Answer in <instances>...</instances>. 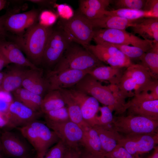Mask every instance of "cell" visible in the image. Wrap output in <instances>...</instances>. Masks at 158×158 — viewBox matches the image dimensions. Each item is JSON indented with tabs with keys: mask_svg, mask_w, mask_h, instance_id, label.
I'll return each instance as SVG.
<instances>
[{
	"mask_svg": "<svg viewBox=\"0 0 158 158\" xmlns=\"http://www.w3.org/2000/svg\"><path fill=\"white\" fill-rule=\"evenodd\" d=\"M75 87V89L94 97L117 114L121 115L127 110V102L125 101L127 97L120 91L117 85H103L88 73Z\"/></svg>",
	"mask_w": 158,
	"mask_h": 158,
	"instance_id": "1",
	"label": "cell"
},
{
	"mask_svg": "<svg viewBox=\"0 0 158 158\" xmlns=\"http://www.w3.org/2000/svg\"><path fill=\"white\" fill-rule=\"evenodd\" d=\"M53 28L51 26H44L37 23L27 29L23 34L19 35L13 42L25 53L27 59L37 67L41 65Z\"/></svg>",
	"mask_w": 158,
	"mask_h": 158,
	"instance_id": "2",
	"label": "cell"
},
{
	"mask_svg": "<svg viewBox=\"0 0 158 158\" xmlns=\"http://www.w3.org/2000/svg\"><path fill=\"white\" fill-rule=\"evenodd\" d=\"M104 65L87 49L76 43L72 42L61 59L49 72L56 73L68 70L87 71Z\"/></svg>",
	"mask_w": 158,
	"mask_h": 158,
	"instance_id": "3",
	"label": "cell"
},
{
	"mask_svg": "<svg viewBox=\"0 0 158 158\" xmlns=\"http://www.w3.org/2000/svg\"><path fill=\"white\" fill-rule=\"evenodd\" d=\"M18 129L34 148L37 158H43L49 150L60 140L45 122L38 119Z\"/></svg>",
	"mask_w": 158,
	"mask_h": 158,
	"instance_id": "4",
	"label": "cell"
},
{
	"mask_svg": "<svg viewBox=\"0 0 158 158\" xmlns=\"http://www.w3.org/2000/svg\"><path fill=\"white\" fill-rule=\"evenodd\" d=\"M72 42L85 48L93 40L95 29L89 20L78 10L68 19H61L59 25Z\"/></svg>",
	"mask_w": 158,
	"mask_h": 158,
	"instance_id": "5",
	"label": "cell"
},
{
	"mask_svg": "<svg viewBox=\"0 0 158 158\" xmlns=\"http://www.w3.org/2000/svg\"><path fill=\"white\" fill-rule=\"evenodd\" d=\"M93 40L96 44L108 43L139 47L145 52L152 46L154 41L141 39L125 30L95 29Z\"/></svg>",
	"mask_w": 158,
	"mask_h": 158,
	"instance_id": "6",
	"label": "cell"
},
{
	"mask_svg": "<svg viewBox=\"0 0 158 158\" xmlns=\"http://www.w3.org/2000/svg\"><path fill=\"white\" fill-rule=\"evenodd\" d=\"M112 126L125 135L154 133L158 132V121L139 116L121 115L114 117Z\"/></svg>",
	"mask_w": 158,
	"mask_h": 158,
	"instance_id": "7",
	"label": "cell"
},
{
	"mask_svg": "<svg viewBox=\"0 0 158 158\" xmlns=\"http://www.w3.org/2000/svg\"><path fill=\"white\" fill-rule=\"evenodd\" d=\"M72 42L59 25L53 28L44 52L41 65L47 68L54 66Z\"/></svg>",
	"mask_w": 158,
	"mask_h": 158,
	"instance_id": "8",
	"label": "cell"
},
{
	"mask_svg": "<svg viewBox=\"0 0 158 158\" xmlns=\"http://www.w3.org/2000/svg\"><path fill=\"white\" fill-rule=\"evenodd\" d=\"M47 126L56 134L66 148H80L83 131L77 124L70 120L62 122L45 121Z\"/></svg>",
	"mask_w": 158,
	"mask_h": 158,
	"instance_id": "9",
	"label": "cell"
},
{
	"mask_svg": "<svg viewBox=\"0 0 158 158\" xmlns=\"http://www.w3.org/2000/svg\"><path fill=\"white\" fill-rule=\"evenodd\" d=\"M158 143V133L122 136L118 145L132 155L139 156L154 149Z\"/></svg>",
	"mask_w": 158,
	"mask_h": 158,
	"instance_id": "10",
	"label": "cell"
},
{
	"mask_svg": "<svg viewBox=\"0 0 158 158\" xmlns=\"http://www.w3.org/2000/svg\"><path fill=\"white\" fill-rule=\"evenodd\" d=\"M85 48L101 61L112 67L127 68L133 63L131 60L118 49L107 44H90Z\"/></svg>",
	"mask_w": 158,
	"mask_h": 158,
	"instance_id": "11",
	"label": "cell"
},
{
	"mask_svg": "<svg viewBox=\"0 0 158 158\" xmlns=\"http://www.w3.org/2000/svg\"><path fill=\"white\" fill-rule=\"evenodd\" d=\"M9 128L23 127L38 119L41 113L35 111L21 102L12 100L9 104L5 112Z\"/></svg>",
	"mask_w": 158,
	"mask_h": 158,
	"instance_id": "12",
	"label": "cell"
},
{
	"mask_svg": "<svg viewBox=\"0 0 158 158\" xmlns=\"http://www.w3.org/2000/svg\"><path fill=\"white\" fill-rule=\"evenodd\" d=\"M40 13L33 9L23 13L3 15L4 25L7 31L22 34L25 30L37 23Z\"/></svg>",
	"mask_w": 158,
	"mask_h": 158,
	"instance_id": "13",
	"label": "cell"
},
{
	"mask_svg": "<svg viewBox=\"0 0 158 158\" xmlns=\"http://www.w3.org/2000/svg\"><path fill=\"white\" fill-rule=\"evenodd\" d=\"M67 90L79 106L85 122L92 127L95 126L99 107L98 101L94 97L75 89Z\"/></svg>",
	"mask_w": 158,
	"mask_h": 158,
	"instance_id": "14",
	"label": "cell"
},
{
	"mask_svg": "<svg viewBox=\"0 0 158 158\" xmlns=\"http://www.w3.org/2000/svg\"><path fill=\"white\" fill-rule=\"evenodd\" d=\"M88 72L76 70H66L56 73L48 72L46 77L48 84V91L67 89L75 86Z\"/></svg>",
	"mask_w": 158,
	"mask_h": 158,
	"instance_id": "15",
	"label": "cell"
},
{
	"mask_svg": "<svg viewBox=\"0 0 158 158\" xmlns=\"http://www.w3.org/2000/svg\"><path fill=\"white\" fill-rule=\"evenodd\" d=\"M1 151L12 158L30 157V150L28 146L15 133L6 130L0 135Z\"/></svg>",
	"mask_w": 158,
	"mask_h": 158,
	"instance_id": "16",
	"label": "cell"
},
{
	"mask_svg": "<svg viewBox=\"0 0 158 158\" xmlns=\"http://www.w3.org/2000/svg\"><path fill=\"white\" fill-rule=\"evenodd\" d=\"M4 72L3 79L0 85V90L8 93L13 92L22 87L23 81L28 67L10 64Z\"/></svg>",
	"mask_w": 158,
	"mask_h": 158,
	"instance_id": "17",
	"label": "cell"
},
{
	"mask_svg": "<svg viewBox=\"0 0 158 158\" xmlns=\"http://www.w3.org/2000/svg\"><path fill=\"white\" fill-rule=\"evenodd\" d=\"M22 87L43 97L49 90L46 77L43 76V70L28 69L23 79Z\"/></svg>",
	"mask_w": 158,
	"mask_h": 158,
	"instance_id": "18",
	"label": "cell"
},
{
	"mask_svg": "<svg viewBox=\"0 0 158 158\" xmlns=\"http://www.w3.org/2000/svg\"><path fill=\"white\" fill-rule=\"evenodd\" d=\"M0 51L10 64H15L32 69L40 68L25 56L19 47L13 42L5 39L0 40Z\"/></svg>",
	"mask_w": 158,
	"mask_h": 158,
	"instance_id": "19",
	"label": "cell"
},
{
	"mask_svg": "<svg viewBox=\"0 0 158 158\" xmlns=\"http://www.w3.org/2000/svg\"><path fill=\"white\" fill-rule=\"evenodd\" d=\"M128 104V115L139 116L158 121V99L142 101L133 98Z\"/></svg>",
	"mask_w": 158,
	"mask_h": 158,
	"instance_id": "20",
	"label": "cell"
},
{
	"mask_svg": "<svg viewBox=\"0 0 158 158\" xmlns=\"http://www.w3.org/2000/svg\"><path fill=\"white\" fill-rule=\"evenodd\" d=\"M134 80L136 85L135 95L143 91H147L155 79L148 70L141 64H133L126 70Z\"/></svg>",
	"mask_w": 158,
	"mask_h": 158,
	"instance_id": "21",
	"label": "cell"
},
{
	"mask_svg": "<svg viewBox=\"0 0 158 158\" xmlns=\"http://www.w3.org/2000/svg\"><path fill=\"white\" fill-rule=\"evenodd\" d=\"M93 127L98 134L104 154L113 151L118 145L119 141L122 135L116 130L112 125H95Z\"/></svg>",
	"mask_w": 158,
	"mask_h": 158,
	"instance_id": "22",
	"label": "cell"
},
{
	"mask_svg": "<svg viewBox=\"0 0 158 158\" xmlns=\"http://www.w3.org/2000/svg\"><path fill=\"white\" fill-rule=\"evenodd\" d=\"M134 34L146 40L158 42V18H146L137 20L132 27Z\"/></svg>",
	"mask_w": 158,
	"mask_h": 158,
	"instance_id": "23",
	"label": "cell"
},
{
	"mask_svg": "<svg viewBox=\"0 0 158 158\" xmlns=\"http://www.w3.org/2000/svg\"><path fill=\"white\" fill-rule=\"evenodd\" d=\"M89 19L95 29H110L121 30H126L129 27L133 26L137 20H130L118 16L106 15L97 18Z\"/></svg>",
	"mask_w": 158,
	"mask_h": 158,
	"instance_id": "24",
	"label": "cell"
},
{
	"mask_svg": "<svg viewBox=\"0 0 158 158\" xmlns=\"http://www.w3.org/2000/svg\"><path fill=\"white\" fill-rule=\"evenodd\" d=\"M112 1L110 0H80L79 11L89 19L100 18L104 15L106 8Z\"/></svg>",
	"mask_w": 158,
	"mask_h": 158,
	"instance_id": "25",
	"label": "cell"
},
{
	"mask_svg": "<svg viewBox=\"0 0 158 158\" xmlns=\"http://www.w3.org/2000/svg\"><path fill=\"white\" fill-rule=\"evenodd\" d=\"M83 135L81 145L83 149L101 158H104L103 152L98 134L94 128L90 126L82 129Z\"/></svg>",
	"mask_w": 158,
	"mask_h": 158,
	"instance_id": "26",
	"label": "cell"
},
{
	"mask_svg": "<svg viewBox=\"0 0 158 158\" xmlns=\"http://www.w3.org/2000/svg\"><path fill=\"white\" fill-rule=\"evenodd\" d=\"M122 69L103 65L95 68L88 73L98 80L107 81L110 84L117 85L124 72Z\"/></svg>",
	"mask_w": 158,
	"mask_h": 158,
	"instance_id": "27",
	"label": "cell"
},
{
	"mask_svg": "<svg viewBox=\"0 0 158 158\" xmlns=\"http://www.w3.org/2000/svg\"><path fill=\"white\" fill-rule=\"evenodd\" d=\"M12 93L14 100L21 102L35 111L41 113L40 109L43 97L22 87Z\"/></svg>",
	"mask_w": 158,
	"mask_h": 158,
	"instance_id": "28",
	"label": "cell"
},
{
	"mask_svg": "<svg viewBox=\"0 0 158 158\" xmlns=\"http://www.w3.org/2000/svg\"><path fill=\"white\" fill-rule=\"evenodd\" d=\"M59 90L67 109L70 120L78 125L82 129L90 126L84 121L79 106L69 95L67 89Z\"/></svg>",
	"mask_w": 158,
	"mask_h": 158,
	"instance_id": "29",
	"label": "cell"
},
{
	"mask_svg": "<svg viewBox=\"0 0 158 158\" xmlns=\"http://www.w3.org/2000/svg\"><path fill=\"white\" fill-rule=\"evenodd\" d=\"M66 106L64 99L59 90L48 91L44 96L40 111L44 114L49 111Z\"/></svg>",
	"mask_w": 158,
	"mask_h": 158,
	"instance_id": "30",
	"label": "cell"
},
{
	"mask_svg": "<svg viewBox=\"0 0 158 158\" xmlns=\"http://www.w3.org/2000/svg\"><path fill=\"white\" fill-rule=\"evenodd\" d=\"M104 15L116 16L132 20L146 18H158V14L142 10L118 9L106 10Z\"/></svg>",
	"mask_w": 158,
	"mask_h": 158,
	"instance_id": "31",
	"label": "cell"
},
{
	"mask_svg": "<svg viewBox=\"0 0 158 158\" xmlns=\"http://www.w3.org/2000/svg\"><path fill=\"white\" fill-rule=\"evenodd\" d=\"M141 64L149 71L154 79L158 76V42L154 41L152 47L145 52L140 59Z\"/></svg>",
	"mask_w": 158,
	"mask_h": 158,
	"instance_id": "32",
	"label": "cell"
},
{
	"mask_svg": "<svg viewBox=\"0 0 158 158\" xmlns=\"http://www.w3.org/2000/svg\"><path fill=\"white\" fill-rule=\"evenodd\" d=\"M117 86L120 91L127 97L135 95V93L132 91L134 90L135 92L136 87V84L133 78L126 70L124 72Z\"/></svg>",
	"mask_w": 158,
	"mask_h": 158,
	"instance_id": "33",
	"label": "cell"
},
{
	"mask_svg": "<svg viewBox=\"0 0 158 158\" xmlns=\"http://www.w3.org/2000/svg\"><path fill=\"white\" fill-rule=\"evenodd\" d=\"M44 114L45 121L59 123L70 120L66 106L58 109L49 111Z\"/></svg>",
	"mask_w": 158,
	"mask_h": 158,
	"instance_id": "34",
	"label": "cell"
},
{
	"mask_svg": "<svg viewBox=\"0 0 158 158\" xmlns=\"http://www.w3.org/2000/svg\"><path fill=\"white\" fill-rule=\"evenodd\" d=\"M106 44L113 46L118 49L131 60V59H138L140 60L146 52L141 48L133 46Z\"/></svg>",
	"mask_w": 158,
	"mask_h": 158,
	"instance_id": "35",
	"label": "cell"
},
{
	"mask_svg": "<svg viewBox=\"0 0 158 158\" xmlns=\"http://www.w3.org/2000/svg\"><path fill=\"white\" fill-rule=\"evenodd\" d=\"M99 111L101 113L100 116L97 115L95 121V125L107 126L112 125L114 117L112 111L107 106H103L100 107Z\"/></svg>",
	"mask_w": 158,
	"mask_h": 158,
	"instance_id": "36",
	"label": "cell"
},
{
	"mask_svg": "<svg viewBox=\"0 0 158 158\" xmlns=\"http://www.w3.org/2000/svg\"><path fill=\"white\" fill-rule=\"evenodd\" d=\"M146 1L145 0H115L114 2L117 9L142 10Z\"/></svg>",
	"mask_w": 158,
	"mask_h": 158,
	"instance_id": "37",
	"label": "cell"
},
{
	"mask_svg": "<svg viewBox=\"0 0 158 158\" xmlns=\"http://www.w3.org/2000/svg\"><path fill=\"white\" fill-rule=\"evenodd\" d=\"M66 147L60 140L51 147L43 158H63Z\"/></svg>",
	"mask_w": 158,
	"mask_h": 158,
	"instance_id": "38",
	"label": "cell"
},
{
	"mask_svg": "<svg viewBox=\"0 0 158 158\" xmlns=\"http://www.w3.org/2000/svg\"><path fill=\"white\" fill-rule=\"evenodd\" d=\"M104 158H141L132 155L124 147L118 145L114 150L105 154Z\"/></svg>",
	"mask_w": 158,
	"mask_h": 158,
	"instance_id": "39",
	"label": "cell"
},
{
	"mask_svg": "<svg viewBox=\"0 0 158 158\" xmlns=\"http://www.w3.org/2000/svg\"><path fill=\"white\" fill-rule=\"evenodd\" d=\"M54 21V16L51 12L48 11H43L39 13L38 23L46 26H51V25Z\"/></svg>",
	"mask_w": 158,
	"mask_h": 158,
	"instance_id": "40",
	"label": "cell"
},
{
	"mask_svg": "<svg viewBox=\"0 0 158 158\" xmlns=\"http://www.w3.org/2000/svg\"><path fill=\"white\" fill-rule=\"evenodd\" d=\"M142 10L151 11L158 14V0H146L144 7Z\"/></svg>",
	"mask_w": 158,
	"mask_h": 158,
	"instance_id": "41",
	"label": "cell"
},
{
	"mask_svg": "<svg viewBox=\"0 0 158 158\" xmlns=\"http://www.w3.org/2000/svg\"><path fill=\"white\" fill-rule=\"evenodd\" d=\"M82 149L66 148L63 158H79Z\"/></svg>",
	"mask_w": 158,
	"mask_h": 158,
	"instance_id": "42",
	"label": "cell"
},
{
	"mask_svg": "<svg viewBox=\"0 0 158 158\" xmlns=\"http://www.w3.org/2000/svg\"><path fill=\"white\" fill-rule=\"evenodd\" d=\"M9 128L8 118L5 112L0 111V128Z\"/></svg>",
	"mask_w": 158,
	"mask_h": 158,
	"instance_id": "43",
	"label": "cell"
},
{
	"mask_svg": "<svg viewBox=\"0 0 158 158\" xmlns=\"http://www.w3.org/2000/svg\"><path fill=\"white\" fill-rule=\"evenodd\" d=\"M29 1L43 6H49L55 4V1L42 0H29Z\"/></svg>",
	"mask_w": 158,
	"mask_h": 158,
	"instance_id": "44",
	"label": "cell"
},
{
	"mask_svg": "<svg viewBox=\"0 0 158 158\" xmlns=\"http://www.w3.org/2000/svg\"><path fill=\"white\" fill-rule=\"evenodd\" d=\"M7 31L4 25V17L0 16V39H5Z\"/></svg>",
	"mask_w": 158,
	"mask_h": 158,
	"instance_id": "45",
	"label": "cell"
},
{
	"mask_svg": "<svg viewBox=\"0 0 158 158\" xmlns=\"http://www.w3.org/2000/svg\"><path fill=\"white\" fill-rule=\"evenodd\" d=\"M7 59L0 51V71L4 67L10 64Z\"/></svg>",
	"mask_w": 158,
	"mask_h": 158,
	"instance_id": "46",
	"label": "cell"
},
{
	"mask_svg": "<svg viewBox=\"0 0 158 158\" xmlns=\"http://www.w3.org/2000/svg\"><path fill=\"white\" fill-rule=\"evenodd\" d=\"M79 158H101L87 151L84 149L82 150Z\"/></svg>",
	"mask_w": 158,
	"mask_h": 158,
	"instance_id": "47",
	"label": "cell"
},
{
	"mask_svg": "<svg viewBox=\"0 0 158 158\" xmlns=\"http://www.w3.org/2000/svg\"><path fill=\"white\" fill-rule=\"evenodd\" d=\"M152 154L147 158H158V146H156L154 149Z\"/></svg>",
	"mask_w": 158,
	"mask_h": 158,
	"instance_id": "48",
	"label": "cell"
},
{
	"mask_svg": "<svg viewBox=\"0 0 158 158\" xmlns=\"http://www.w3.org/2000/svg\"><path fill=\"white\" fill-rule=\"evenodd\" d=\"M7 1L5 0H0V11L3 9L6 6Z\"/></svg>",
	"mask_w": 158,
	"mask_h": 158,
	"instance_id": "49",
	"label": "cell"
},
{
	"mask_svg": "<svg viewBox=\"0 0 158 158\" xmlns=\"http://www.w3.org/2000/svg\"><path fill=\"white\" fill-rule=\"evenodd\" d=\"M4 75V72L0 71V85L3 78Z\"/></svg>",
	"mask_w": 158,
	"mask_h": 158,
	"instance_id": "50",
	"label": "cell"
},
{
	"mask_svg": "<svg viewBox=\"0 0 158 158\" xmlns=\"http://www.w3.org/2000/svg\"><path fill=\"white\" fill-rule=\"evenodd\" d=\"M1 145L0 142V158H2L1 156Z\"/></svg>",
	"mask_w": 158,
	"mask_h": 158,
	"instance_id": "51",
	"label": "cell"
},
{
	"mask_svg": "<svg viewBox=\"0 0 158 158\" xmlns=\"http://www.w3.org/2000/svg\"><path fill=\"white\" fill-rule=\"evenodd\" d=\"M23 158H31L30 157H28Z\"/></svg>",
	"mask_w": 158,
	"mask_h": 158,
	"instance_id": "52",
	"label": "cell"
},
{
	"mask_svg": "<svg viewBox=\"0 0 158 158\" xmlns=\"http://www.w3.org/2000/svg\"><path fill=\"white\" fill-rule=\"evenodd\" d=\"M1 40V39H0V40Z\"/></svg>",
	"mask_w": 158,
	"mask_h": 158,
	"instance_id": "53",
	"label": "cell"
}]
</instances>
